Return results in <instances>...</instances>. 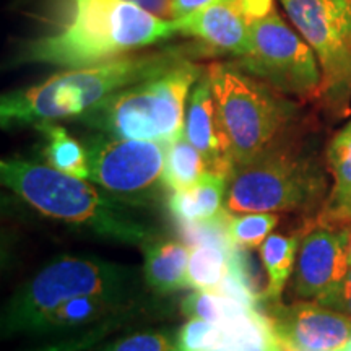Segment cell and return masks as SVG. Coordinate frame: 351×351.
Wrapping results in <instances>:
<instances>
[{"mask_svg":"<svg viewBox=\"0 0 351 351\" xmlns=\"http://www.w3.org/2000/svg\"><path fill=\"white\" fill-rule=\"evenodd\" d=\"M143 247V276L160 295L181 291L189 287L187 267L192 247L174 239H153Z\"/></svg>","mask_w":351,"mask_h":351,"instance_id":"2e32d148","label":"cell"},{"mask_svg":"<svg viewBox=\"0 0 351 351\" xmlns=\"http://www.w3.org/2000/svg\"><path fill=\"white\" fill-rule=\"evenodd\" d=\"M230 340L228 328L202 319H189L176 335L173 351H215Z\"/></svg>","mask_w":351,"mask_h":351,"instance_id":"484cf974","label":"cell"},{"mask_svg":"<svg viewBox=\"0 0 351 351\" xmlns=\"http://www.w3.org/2000/svg\"><path fill=\"white\" fill-rule=\"evenodd\" d=\"M204 72V67L182 59L109 96L78 121L111 137L168 145L184 132L187 98Z\"/></svg>","mask_w":351,"mask_h":351,"instance_id":"5b68a950","label":"cell"},{"mask_svg":"<svg viewBox=\"0 0 351 351\" xmlns=\"http://www.w3.org/2000/svg\"><path fill=\"white\" fill-rule=\"evenodd\" d=\"M311 221L332 228H345L351 225V199L332 212H319L317 217Z\"/></svg>","mask_w":351,"mask_h":351,"instance_id":"f546056e","label":"cell"},{"mask_svg":"<svg viewBox=\"0 0 351 351\" xmlns=\"http://www.w3.org/2000/svg\"><path fill=\"white\" fill-rule=\"evenodd\" d=\"M225 194L226 178L207 173L194 186L174 191L168 208L179 223L207 221L223 212Z\"/></svg>","mask_w":351,"mask_h":351,"instance_id":"e0dca14e","label":"cell"},{"mask_svg":"<svg viewBox=\"0 0 351 351\" xmlns=\"http://www.w3.org/2000/svg\"><path fill=\"white\" fill-rule=\"evenodd\" d=\"M301 238L302 231L293 236L270 234L258 247V254H261L263 265L269 274V295H267L265 304L280 301V296L287 287L289 276L295 270Z\"/></svg>","mask_w":351,"mask_h":351,"instance_id":"d6986e66","label":"cell"},{"mask_svg":"<svg viewBox=\"0 0 351 351\" xmlns=\"http://www.w3.org/2000/svg\"><path fill=\"white\" fill-rule=\"evenodd\" d=\"M137 296L130 295H91L57 306L43 317L33 333L73 332L78 328L103 324L116 317H125L137 306Z\"/></svg>","mask_w":351,"mask_h":351,"instance_id":"9a60e30c","label":"cell"},{"mask_svg":"<svg viewBox=\"0 0 351 351\" xmlns=\"http://www.w3.org/2000/svg\"><path fill=\"white\" fill-rule=\"evenodd\" d=\"M287 351H337L351 340V317L314 301L262 307Z\"/></svg>","mask_w":351,"mask_h":351,"instance_id":"8fae6325","label":"cell"},{"mask_svg":"<svg viewBox=\"0 0 351 351\" xmlns=\"http://www.w3.org/2000/svg\"><path fill=\"white\" fill-rule=\"evenodd\" d=\"M168 145L101 134L86 147L88 181L130 207H150L163 192Z\"/></svg>","mask_w":351,"mask_h":351,"instance_id":"9c48e42d","label":"cell"},{"mask_svg":"<svg viewBox=\"0 0 351 351\" xmlns=\"http://www.w3.org/2000/svg\"><path fill=\"white\" fill-rule=\"evenodd\" d=\"M231 251L213 244L192 247L187 267L189 287L195 291L218 293L226 276L230 275Z\"/></svg>","mask_w":351,"mask_h":351,"instance_id":"7402d4cb","label":"cell"},{"mask_svg":"<svg viewBox=\"0 0 351 351\" xmlns=\"http://www.w3.org/2000/svg\"><path fill=\"white\" fill-rule=\"evenodd\" d=\"M317 57L320 96L332 109L351 98V0H280Z\"/></svg>","mask_w":351,"mask_h":351,"instance_id":"30bf717a","label":"cell"},{"mask_svg":"<svg viewBox=\"0 0 351 351\" xmlns=\"http://www.w3.org/2000/svg\"><path fill=\"white\" fill-rule=\"evenodd\" d=\"M345 238H346V251H348V261L351 267V225L345 226Z\"/></svg>","mask_w":351,"mask_h":351,"instance_id":"d6a6232c","label":"cell"},{"mask_svg":"<svg viewBox=\"0 0 351 351\" xmlns=\"http://www.w3.org/2000/svg\"><path fill=\"white\" fill-rule=\"evenodd\" d=\"M215 351H287L278 337L271 339H234Z\"/></svg>","mask_w":351,"mask_h":351,"instance_id":"83f0119b","label":"cell"},{"mask_svg":"<svg viewBox=\"0 0 351 351\" xmlns=\"http://www.w3.org/2000/svg\"><path fill=\"white\" fill-rule=\"evenodd\" d=\"M0 178L13 194L47 218L122 244L145 245L156 239L155 226L138 217L135 207L49 165L8 158L0 163Z\"/></svg>","mask_w":351,"mask_h":351,"instance_id":"6da1fadb","label":"cell"},{"mask_svg":"<svg viewBox=\"0 0 351 351\" xmlns=\"http://www.w3.org/2000/svg\"><path fill=\"white\" fill-rule=\"evenodd\" d=\"M278 213H228V236L236 247H261L278 225Z\"/></svg>","mask_w":351,"mask_h":351,"instance_id":"d4e9b609","label":"cell"},{"mask_svg":"<svg viewBox=\"0 0 351 351\" xmlns=\"http://www.w3.org/2000/svg\"><path fill=\"white\" fill-rule=\"evenodd\" d=\"M176 337L168 332H138L127 335L99 351H173Z\"/></svg>","mask_w":351,"mask_h":351,"instance_id":"4316f807","label":"cell"},{"mask_svg":"<svg viewBox=\"0 0 351 351\" xmlns=\"http://www.w3.org/2000/svg\"><path fill=\"white\" fill-rule=\"evenodd\" d=\"M350 270L343 228L309 221L302 231L291 289L302 301L320 302L339 287Z\"/></svg>","mask_w":351,"mask_h":351,"instance_id":"7c38bea8","label":"cell"},{"mask_svg":"<svg viewBox=\"0 0 351 351\" xmlns=\"http://www.w3.org/2000/svg\"><path fill=\"white\" fill-rule=\"evenodd\" d=\"M36 129L43 132L46 137L44 156H46L47 165L60 173L88 179L90 166H88V153L85 147H82L75 138L70 137L64 127L57 125L54 122H43L36 125Z\"/></svg>","mask_w":351,"mask_h":351,"instance_id":"ffe728a7","label":"cell"},{"mask_svg":"<svg viewBox=\"0 0 351 351\" xmlns=\"http://www.w3.org/2000/svg\"><path fill=\"white\" fill-rule=\"evenodd\" d=\"M251 247H232L230 254V275L251 296L258 309L265 304L269 295V274L261 254Z\"/></svg>","mask_w":351,"mask_h":351,"instance_id":"cb8c5ba5","label":"cell"},{"mask_svg":"<svg viewBox=\"0 0 351 351\" xmlns=\"http://www.w3.org/2000/svg\"><path fill=\"white\" fill-rule=\"evenodd\" d=\"M337 351H340V350H337Z\"/></svg>","mask_w":351,"mask_h":351,"instance_id":"d590c367","label":"cell"},{"mask_svg":"<svg viewBox=\"0 0 351 351\" xmlns=\"http://www.w3.org/2000/svg\"><path fill=\"white\" fill-rule=\"evenodd\" d=\"M221 0H171V19L178 20Z\"/></svg>","mask_w":351,"mask_h":351,"instance_id":"4dcf8cb0","label":"cell"},{"mask_svg":"<svg viewBox=\"0 0 351 351\" xmlns=\"http://www.w3.org/2000/svg\"><path fill=\"white\" fill-rule=\"evenodd\" d=\"M161 19H171V0H127Z\"/></svg>","mask_w":351,"mask_h":351,"instance_id":"1f68e13d","label":"cell"},{"mask_svg":"<svg viewBox=\"0 0 351 351\" xmlns=\"http://www.w3.org/2000/svg\"><path fill=\"white\" fill-rule=\"evenodd\" d=\"M173 21L176 32L199 39L215 51L236 57H244L252 51L251 21L241 0H221Z\"/></svg>","mask_w":351,"mask_h":351,"instance_id":"4fadbf2b","label":"cell"},{"mask_svg":"<svg viewBox=\"0 0 351 351\" xmlns=\"http://www.w3.org/2000/svg\"><path fill=\"white\" fill-rule=\"evenodd\" d=\"M249 21L252 51L234 64L280 93L302 101L319 98L322 72L306 39L278 15L275 5Z\"/></svg>","mask_w":351,"mask_h":351,"instance_id":"ba28073f","label":"cell"},{"mask_svg":"<svg viewBox=\"0 0 351 351\" xmlns=\"http://www.w3.org/2000/svg\"><path fill=\"white\" fill-rule=\"evenodd\" d=\"M47 351H59L57 348H54V350H47Z\"/></svg>","mask_w":351,"mask_h":351,"instance_id":"e575fe53","label":"cell"},{"mask_svg":"<svg viewBox=\"0 0 351 351\" xmlns=\"http://www.w3.org/2000/svg\"><path fill=\"white\" fill-rule=\"evenodd\" d=\"M340 351H351V340H350L348 343H346V345L343 346V348H341Z\"/></svg>","mask_w":351,"mask_h":351,"instance_id":"836d02e7","label":"cell"},{"mask_svg":"<svg viewBox=\"0 0 351 351\" xmlns=\"http://www.w3.org/2000/svg\"><path fill=\"white\" fill-rule=\"evenodd\" d=\"M207 70L232 169L293 145L296 106L287 95L234 62Z\"/></svg>","mask_w":351,"mask_h":351,"instance_id":"277c9868","label":"cell"},{"mask_svg":"<svg viewBox=\"0 0 351 351\" xmlns=\"http://www.w3.org/2000/svg\"><path fill=\"white\" fill-rule=\"evenodd\" d=\"M327 163L333 187L319 212H332L351 199V121L332 138L327 148Z\"/></svg>","mask_w":351,"mask_h":351,"instance_id":"603a6c76","label":"cell"},{"mask_svg":"<svg viewBox=\"0 0 351 351\" xmlns=\"http://www.w3.org/2000/svg\"><path fill=\"white\" fill-rule=\"evenodd\" d=\"M184 57L178 51L122 56L119 59L69 69L38 85L2 96V127L38 125L83 114L117 91L165 72Z\"/></svg>","mask_w":351,"mask_h":351,"instance_id":"3957f363","label":"cell"},{"mask_svg":"<svg viewBox=\"0 0 351 351\" xmlns=\"http://www.w3.org/2000/svg\"><path fill=\"white\" fill-rule=\"evenodd\" d=\"M326 192L327 179L320 165L289 145L232 169L223 208L231 215L313 212L322 208Z\"/></svg>","mask_w":351,"mask_h":351,"instance_id":"52a82bcc","label":"cell"},{"mask_svg":"<svg viewBox=\"0 0 351 351\" xmlns=\"http://www.w3.org/2000/svg\"><path fill=\"white\" fill-rule=\"evenodd\" d=\"M181 311L189 319H202L218 326H241L256 320L262 309L249 307L234 298L215 291H195L182 301Z\"/></svg>","mask_w":351,"mask_h":351,"instance_id":"ac0fdd59","label":"cell"},{"mask_svg":"<svg viewBox=\"0 0 351 351\" xmlns=\"http://www.w3.org/2000/svg\"><path fill=\"white\" fill-rule=\"evenodd\" d=\"M184 135L207 160L210 173L228 179L232 171V163L218 121L212 82H210L207 69L195 82L189 96Z\"/></svg>","mask_w":351,"mask_h":351,"instance_id":"5bb4252c","label":"cell"},{"mask_svg":"<svg viewBox=\"0 0 351 351\" xmlns=\"http://www.w3.org/2000/svg\"><path fill=\"white\" fill-rule=\"evenodd\" d=\"M138 288L140 270L135 267L91 257H59L15 293L3 311V333H33L44 315L75 298L137 296Z\"/></svg>","mask_w":351,"mask_h":351,"instance_id":"8992f818","label":"cell"},{"mask_svg":"<svg viewBox=\"0 0 351 351\" xmlns=\"http://www.w3.org/2000/svg\"><path fill=\"white\" fill-rule=\"evenodd\" d=\"M319 304L330 307V309H335L351 317V267L339 287L333 289L330 295L324 298Z\"/></svg>","mask_w":351,"mask_h":351,"instance_id":"f1b7e54d","label":"cell"},{"mask_svg":"<svg viewBox=\"0 0 351 351\" xmlns=\"http://www.w3.org/2000/svg\"><path fill=\"white\" fill-rule=\"evenodd\" d=\"M173 20L127 0H73L72 20L60 32L29 43L23 62L80 69L119 59L173 36Z\"/></svg>","mask_w":351,"mask_h":351,"instance_id":"7a4b0ae2","label":"cell"},{"mask_svg":"<svg viewBox=\"0 0 351 351\" xmlns=\"http://www.w3.org/2000/svg\"><path fill=\"white\" fill-rule=\"evenodd\" d=\"M207 173H210L207 160L189 142L184 132L168 143L163 174L165 187L171 189L173 192L187 189L199 182Z\"/></svg>","mask_w":351,"mask_h":351,"instance_id":"44dd1931","label":"cell"}]
</instances>
